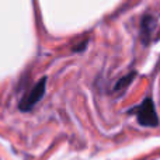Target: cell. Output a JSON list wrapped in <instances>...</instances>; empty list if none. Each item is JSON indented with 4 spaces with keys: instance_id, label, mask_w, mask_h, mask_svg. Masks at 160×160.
Masks as SVG:
<instances>
[{
    "instance_id": "cell-1",
    "label": "cell",
    "mask_w": 160,
    "mask_h": 160,
    "mask_svg": "<svg viewBox=\"0 0 160 160\" xmlns=\"http://www.w3.org/2000/svg\"><path fill=\"white\" fill-rule=\"evenodd\" d=\"M132 111L136 114V119L142 127H158L159 125V117L156 112L153 100L150 97H146L142 101V104L133 108Z\"/></svg>"
},
{
    "instance_id": "cell-2",
    "label": "cell",
    "mask_w": 160,
    "mask_h": 160,
    "mask_svg": "<svg viewBox=\"0 0 160 160\" xmlns=\"http://www.w3.org/2000/svg\"><path fill=\"white\" fill-rule=\"evenodd\" d=\"M45 87H47V79H41L30 90V93L21 100L20 102V110L22 111H30L32 107H35V104L44 97Z\"/></svg>"
},
{
    "instance_id": "cell-3",
    "label": "cell",
    "mask_w": 160,
    "mask_h": 160,
    "mask_svg": "<svg viewBox=\"0 0 160 160\" xmlns=\"http://www.w3.org/2000/svg\"><path fill=\"white\" fill-rule=\"evenodd\" d=\"M156 28V21L152 16H143L141 20V39L143 42V45H148L152 41L153 31Z\"/></svg>"
},
{
    "instance_id": "cell-4",
    "label": "cell",
    "mask_w": 160,
    "mask_h": 160,
    "mask_svg": "<svg viewBox=\"0 0 160 160\" xmlns=\"http://www.w3.org/2000/svg\"><path fill=\"white\" fill-rule=\"evenodd\" d=\"M133 78H135V73H131V75H128V76H125V78H122V79L115 84V90H117V91L124 90V88L127 87V86L131 82H132Z\"/></svg>"
}]
</instances>
